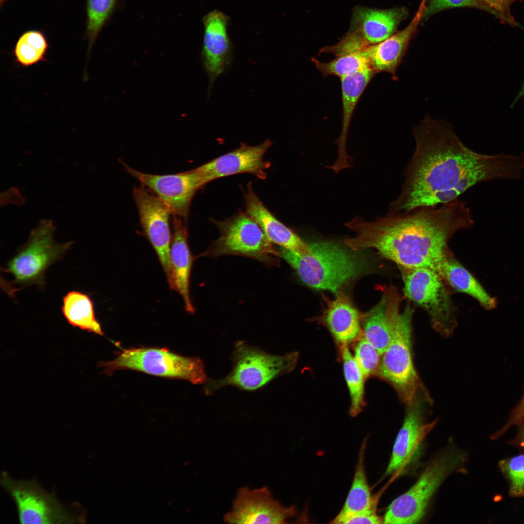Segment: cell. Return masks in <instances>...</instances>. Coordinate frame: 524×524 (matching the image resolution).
<instances>
[{
    "label": "cell",
    "instance_id": "1",
    "mask_svg": "<svg viewBox=\"0 0 524 524\" xmlns=\"http://www.w3.org/2000/svg\"><path fill=\"white\" fill-rule=\"evenodd\" d=\"M415 149L405 179L388 213L437 207L457 198L475 184L516 180L524 169V153L487 155L465 146L450 125L426 116L413 131Z\"/></svg>",
    "mask_w": 524,
    "mask_h": 524
},
{
    "label": "cell",
    "instance_id": "2",
    "mask_svg": "<svg viewBox=\"0 0 524 524\" xmlns=\"http://www.w3.org/2000/svg\"><path fill=\"white\" fill-rule=\"evenodd\" d=\"M474 224L471 210L459 198L439 207L389 213L373 221L356 216L345 226L355 233L344 244L354 250L374 248L399 267L438 272L458 231Z\"/></svg>",
    "mask_w": 524,
    "mask_h": 524
},
{
    "label": "cell",
    "instance_id": "3",
    "mask_svg": "<svg viewBox=\"0 0 524 524\" xmlns=\"http://www.w3.org/2000/svg\"><path fill=\"white\" fill-rule=\"evenodd\" d=\"M309 244L310 252L307 255H298L279 247L278 251V257L310 287L337 293L344 286L372 271L360 250L329 241Z\"/></svg>",
    "mask_w": 524,
    "mask_h": 524
},
{
    "label": "cell",
    "instance_id": "4",
    "mask_svg": "<svg viewBox=\"0 0 524 524\" xmlns=\"http://www.w3.org/2000/svg\"><path fill=\"white\" fill-rule=\"evenodd\" d=\"M54 228L49 221H44L33 229L28 241L8 261L2 271L12 276L11 281L3 280V290L11 297L18 290L31 285L43 287L48 268L61 259L70 248L72 242L57 243L54 239Z\"/></svg>",
    "mask_w": 524,
    "mask_h": 524
},
{
    "label": "cell",
    "instance_id": "5",
    "mask_svg": "<svg viewBox=\"0 0 524 524\" xmlns=\"http://www.w3.org/2000/svg\"><path fill=\"white\" fill-rule=\"evenodd\" d=\"M298 353L273 355L243 341L237 342L232 353L233 366L225 377L207 381L206 393L211 394L227 386L253 391L273 379L291 372L295 368Z\"/></svg>",
    "mask_w": 524,
    "mask_h": 524
},
{
    "label": "cell",
    "instance_id": "6",
    "mask_svg": "<svg viewBox=\"0 0 524 524\" xmlns=\"http://www.w3.org/2000/svg\"><path fill=\"white\" fill-rule=\"evenodd\" d=\"M98 367L108 375L120 369L135 370L151 375L182 379L194 384L207 382L203 361L197 357H187L167 349L141 347L123 349L110 361H100Z\"/></svg>",
    "mask_w": 524,
    "mask_h": 524
},
{
    "label": "cell",
    "instance_id": "7",
    "mask_svg": "<svg viewBox=\"0 0 524 524\" xmlns=\"http://www.w3.org/2000/svg\"><path fill=\"white\" fill-rule=\"evenodd\" d=\"M0 484L17 508L21 524H81L86 512L78 503L66 505L53 492L46 491L35 479L15 480L3 472Z\"/></svg>",
    "mask_w": 524,
    "mask_h": 524
},
{
    "label": "cell",
    "instance_id": "8",
    "mask_svg": "<svg viewBox=\"0 0 524 524\" xmlns=\"http://www.w3.org/2000/svg\"><path fill=\"white\" fill-rule=\"evenodd\" d=\"M413 310L409 304L401 311L393 338L384 352L377 374L394 388L406 405L425 387L414 367L412 349Z\"/></svg>",
    "mask_w": 524,
    "mask_h": 524
},
{
    "label": "cell",
    "instance_id": "9",
    "mask_svg": "<svg viewBox=\"0 0 524 524\" xmlns=\"http://www.w3.org/2000/svg\"><path fill=\"white\" fill-rule=\"evenodd\" d=\"M403 292L409 300L428 314L431 326L448 337L457 326L454 306L446 284L439 273L426 267H399Z\"/></svg>",
    "mask_w": 524,
    "mask_h": 524
},
{
    "label": "cell",
    "instance_id": "10",
    "mask_svg": "<svg viewBox=\"0 0 524 524\" xmlns=\"http://www.w3.org/2000/svg\"><path fill=\"white\" fill-rule=\"evenodd\" d=\"M219 237L204 253L216 257L227 255L247 257L267 264H278V248L273 246L258 224L246 213L222 221H214Z\"/></svg>",
    "mask_w": 524,
    "mask_h": 524
},
{
    "label": "cell",
    "instance_id": "11",
    "mask_svg": "<svg viewBox=\"0 0 524 524\" xmlns=\"http://www.w3.org/2000/svg\"><path fill=\"white\" fill-rule=\"evenodd\" d=\"M464 456L457 450H448L436 458L420 475L415 484L388 507L385 524H414L424 515L428 503L445 478L463 462Z\"/></svg>",
    "mask_w": 524,
    "mask_h": 524
},
{
    "label": "cell",
    "instance_id": "12",
    "mask_svg": "<svg viewBox=\"0 0 524 524\" xmlns=\"http://www.w3.org/2000/svg\"><path fill=\"white\" fill-rule=\"evenodd\" d=\"M122 163L127 171L155 194L171 213L186 221L193 196L204 185L196 168L175 174L159 175L140 172Z\"/></svg>",
    "mask_w": 524,
    "mask_h": 524
},
{
    "label": "cell",
    "instance_id": "13",
    "mask_svg": "<svg viewBox=\"0 0 524 524\" xmlns=\"http://www.w3.org/2000/svg\"><path fill=\"white\" fill-rule=\"evenodd\" d=\"M133 195L144 233L153 247L167 278L171 271L172 237L169 221L171 213L155 194L144 186L135 187Z\"/></svg>",
    "mask_w": 524,
    "mask_h": 524
},
{
    "label": "cell",
    "instance_id": "14",
    "mask_svg": "<svg viewBox=\"0 0 524 524\" xmlns=\"http://www.w3.org/2000/svg\"><path fill=\"white\" fill-rule=\"evenodd\" d=\"M295 513L294 506L286 507L276 500L267 488L244 487L238 491L224 520L228 524H284Z\"/></svg>",
    "mask_w": 524,
    "mask_h": 524
},
{
    "label": "cell",
    "instance_id": "15",
    "mask_svg": "<svg viewBox=\"0 0 524 524\" xmlns=\"http://www.w3.org/2000/svg\"><path fill=\"white\" fill-rule=\"evenodd\" d=\"M431 402V397L425 388L406 405L405 417L394 442L386 474L404 468L415 457L425 435L435 424V422L424 423L426 408Z\"/></svg>",
    "mask_w": 524,
    "mask_h": 524
},
{
    "label": "cell",
    "instance_id": "16",
    "mask_svg": "<svg viewBox=\"0 0 524 524\" xmlns=\"http://www.w3.org/2000/svg\"><path fill=\"white\" fill-rule=\"evenodd\" d=\"M272 143L269 139L257 145L242 143L237 148L196 168L204 184L224 177L248 173L264 179L270 164L264 156Z\"/></svg>",
    "mask_w": 524,
    "mask_h": 524
},
{
    "label": "cell",
    "instance_id": "17",
    "mask_svg": "<svg viewBox=\"0 0 524 524\" xmlns=\"http://www.w3.org/2000/svg\"><path fill=\"white\" fill-rule=\"evenodd\" d=\"M229 17L214 10L203 18L204 28L202 63L209 81V93L216 79L230 66L232 44L228 33Z\"/></svg>",
    "mask_w": 524,
    "mask_h": 524
},
{
    "label": "cell",
    "instance_id": "18",
    "mask_svg": "<svg viewBox=\"0 0 524 524\" xmlns=\"http://www.w3.org/2000/svg\"><path fill=\"white\" fill-rule=\"evenodd\" d=\"M382 295L379 302L362 314L361 335L381 354L390 343L400 315L401 297L393 286L379 287Z\"/></svg>",
    "mask_w": 524,
    "mask_h": 524
},
{
    "label": "cell",
    "instance_id": "19",
    "mask_svg": "<svg viewBox=\"0 0 524 524\" xmlns=\"http://www.w3.org/2000/svg\"><path fill=\"white\" fill-rule=\"evenodd\" d=\"M246 213L260 226L273 245L301 255L310 252L309 244L278 220L265 206L250 185L245 192Z\"/></svg>",
    "mask_w": 524,
    "mask_h": 524
},
{
    "label": "cell",
    "instance_id": "20",
    "mask_svg": "<svg viewBox=\"0 0 524 524\" xmlns=\"http://www.w3.org/2000/svg\"><path fill=\"white\" fill-rule=\"evenodd\" d=\"M407 14L404 8L380 10L357 7L354 10L349 32L368 48L394 34Z\"/></svg>",
    "mask_w": 524,
    "mask_h": 524
},
{
    "label": "cell",
    "instance_id": "21",
    "mask_svg": "<svg viewBox=\"0 0 524 524\" xmlns=\"http://www.w3.org/2000/svg\"><path fill=\"white\" fill-rule=\"evenodd\" d=\"M173 233L170 246L171 271L167 278L171 289L183 299L185 310L193 314L195 308L190 294V279L194 261L188 243L186 226L181 218L173 217Z\"/></svg>",
    "mask_w": 524,
    "mask_h": 524
},
{
    "label": "cell",
    "instance_id": "22",
    "mask_svg": "<svg viewBox=\"0 0 524 524\" xmlns=\"http://www.w3.org/2000/svg\"><path fill=\"white\" fill-rule=\"evenodd\" d=\"M426 1L422 0L416 15L405 29L381 42L369 46L365 50L370 67L377 73L387 72L396 79V70L424 15Z\"/></svg>",
    "mask_w": 524,
    "mask_h": 524
},
{
    "label": "cell",
    "instance_id": "23",
    "mask_svg": "<svg viewBox=\"0 0 524 524\" xmlns=\"http://www.w3.org/2000/svg\"><path fill=\"white\" fill-rule=\"evenodd\" d=\"M376 73L368 67L341 79L343 117L341 134L336 142L338 158L327 167L336 173L351 166L352 159L347 153L346 144L351 117L360 96Z\"/></svg>",
    "mask_w": 524,
    "mask_h": 524
},
{
    "label": "cell",
    "instance_id": "24",
    "mask_svg": "<svg viewBox=\"0 0 524 524\" xmlns=\"http://www.w3.org/2000/svg\"><path fill=\"white\" fill-rule=\"evenodd\" d=\"M326 308L322 316L334 339L340 344H347L361 335L362 314L352 303L350 297L339 291L334 299L324 298Z\"/></svg>",
    "mask_w": 524,
    "mask_h": 524
},
{
    "label": "cell",
    "instance_id": "25",
    "mask_svg": "<svg viewBox=\"0 0 524 524\" xmlns=\"http://www.w3.org/2000/svg\"><path fill=\"white\" fill-rule=\"evenodd\" d=\"M438 272L447 285L455 291L471 296L485 309L492 310L496 307V299L487 292L451 251L441 262Z\"/></svg>",
    "mask_w": 524,
    "mask_h": 524
},
{
    "label": "cell",
    "instance_id": "26",
    "mask_svg": "<svg viewBox=\"0 0 524 524\" xmlns=\"http://www.w3.org/2000/svg\"><path fill=\"white\" fill-rule=\"evenodd\" d=\"M366 442L360 451L353 482L344 504L332 523L342 524L348 518L377 506V499L373 497L368 485L364 466Z\"/></svg>",
    "mask_w": 524,
    "mask_h": 524
},
{
    "label": "cell",
    "instance_id": "27",
    "mask_svg": "<svg viewBox=\"0 0 524 524\" xmlns=\"http://www.w3.org/2000/svg\"><path fill=\"white\" fill-rule=\"evenodd\" d=\"M62 312L72 326L99 335H103L101 326L97 319L93 301L82 292L71 291L64 297Z\"/></svg>",
    "mask_w": 524,
    "mask_h": 524
},
{
    "label": "cell",
    "instance_id": "28",
    "mask_svg": "<svg viewBox=\"0 0 524 524\" xmlns=\"http://www.w3.org/2000/svg\"><path fill=\"white\" fill-rule=\"evenodd\" d=\"M341 357L345 380L350 398L349 414L358 415L364 404V385L366 377L356 361L347 344H341Z\"/></svg>",
    "mask_w": 524,
    "mask_h": 524
},
{
    "label": "cell",
    "instance_id": "29",
    "mask_svg": "<svg viewBox=\"0 0 524 524\" xmlns=\"http://www.w3.org/2000/svg\"><path fill=\"white\" fill-rule=\"evenodd\" d=\"M48 49L47 40L41 32H26L19 37L14 48L16 62L25 67L34 66L44 60Z\"/></svg>",
    "mask_w": 524,
    "mask_h": 524
},
{
    "label": "cell",
    "instance_id": "30",
    "mask_svg": "<svg viewBox=\"0 0 524 524\" xmlns=\"http://www.w3.org/2000/svg\"><path fill=\"white\" fill-rule=\"evenodd\" d=\"M365 50L360 52L336 56L335 59L328 62H322L315 59H313L312 62L317 70L324 76L334 75L341 79L370 67Z\"/></svg>",
    "mask_w": 524,
    "mask_h": 524
},
{
    "label": "cell",
    "instance_id": "31",
    "mask_svg": "<svg viewBox=\"0 0 524 524\" xmlns=\"http://www.w3.org/2000/svg\"><path fill=\"white\" fill-rule=\"evenodd\" d=\"M353 356L366 378L375 374H377L381 355L362 335L360 337L355 346Z\"/></svg>",
    "mask_w": 524,
    "mask_h": 524
},
{
    "label": "cell",
    "instance_id": "32",
    "mask_svg": "<svg viewBox=\"0 0 524 524\" xmlns=\"http://www.w3.org/2000/svg\"><path fill=\"white\" fill-rule=\"evenodd\" d=\"M115 0H88L87 30L94 42L101 28L112 11Z\"/></svg>",
    "mask_w": 524,
    "mask_h": 524
},
{
    "label": "cell",
    "instance_id": "33",
    "mask_svg": "<svg viewBox=\"0 0 524 524\" xmlns=\"http://www.w3.org/2000/svg\"><path fill=\"white\" fill-rule=\"evenodd\" d=\"M500 467L510 481L509 494L513 496L524 495V454L519 455L500 462Z\"/></svg>",
    "mask_w": 524,
    "mask_h": 524
},
{
    "label": "cell",
    "instance_id": "34",
    "mask_svg": "<svg viewBox=\"0 0 524 524\" xmlns=\"http://www.w3.org/2000/svg\"><path fill=\"white\" fill-rule=\"evenodd\" d=\"M461 7H472L486 10L479 0H430L426 7L424 16L427 17L444 9Z\"/></svg>",
    "mask_w": 524,
    "mask_h": 524
},
{
    "label": "cell",
    "instance_id": "35",
    "mask_svg": "<svg viewBox=\"0 0 524 524\" xmlns=\"http://www.w3.org/2000/svg\"><path fill=\"white\" fill-rule=\"evenodd\" d=\"M515 0H479L487 11L512 25L515 23L510 14V7Z\"/></svg>",
    "mask_w": 524,
    "mask_h": 524
},
{
    "label": "cell",
    "instance_id": "36",
    "mask_svg": "<svg viewBox=\"0 0 524 524\" xmlns=\"http://www.w3.org/2000/svg\"><path fill=\"white\" fill-rule=\"evenodd\" d=\"M383 523L377 513V506L363 512L354 515L344 520L342 524H380Z\"/></svg>",
    "mask_w": 524,
    "mask_h": 524
},
{
    "label": "cell",
    "instance_id": "37",
    "mask_svg": "<svg viewBox=\"0 0 524 524\" xmlns=\"http://www.w3.org/2000/svg\"><path fill=\"white\" fill-rule=\"evenodd\" d=\"M524 420V394L520 402L512 410L508 421L499 431L493 435V439H497L503 435L510 427L521 424Z\"/></svg>",
    "mask_w": 524,
    "mask_h": 524
}]
</instances>
